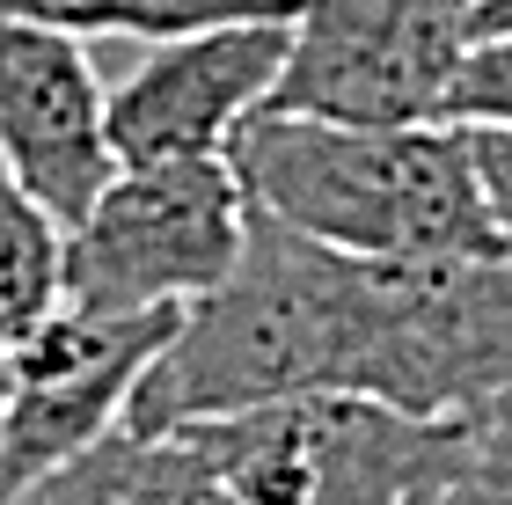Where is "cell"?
<instances>
[{
	"label": "cell",
	"mask_w": 512,
	"mask_h": 505,
	"mask_svg": "<svg viewBox=\"0 0 512 505\" xmlns=\"http://www.w3.org/2000/svg\"><path fill=\"white\" fill-rule=\"evenodd\" d=\"M242 198L344 257H476L505 249L461 125H330L256 110L227 147Z\"/></svg>",
	"instance_id": "cell-2"
},
{
	"label": "cell",
	"mask_w": 512,
	"mask_h": 505,
	"mask_svg": "<svg viewBox=\"0 0 512 505\" xmlns=\"http://www.w3.org/2000/svg\"><path fill=\"white\" fill-rule=\"evenodd\" d=\"M476 37H512V0H476V15H469V44Z\"/></svg>",
	"instance_id": "cell-16"
},
{
	"label": "cell",
	"mask_w": 512,
	"mask_h": 505,
	"mask_svg": "<svg viewBox=\"0 0 512 505\" xmlns=\"http://www.w3.org/2000/svg\"><path fill=\"white\" fill-rule=\"evenodd\" d=\"M235 505H410L461 484V418L374 396H286L176 425Z\"/></svg>",
	"instance_id": "cell-3"
},
{
	"label": "cell",
	"mask_w": 512,
	"mask_h": 505,
	"mask_svg": "<svg viewBox=\"0 0 512 505\" xmlns=\"http://www.w3.org/2000/svg\"><path fill=\"white\" fill-rule=\"evenodd\" d=\"M410 505H461L454 491H432V498H410Z\"/></svg>",
	"instance_id": "cell-17"
},
{
	"label": "cell",
	"mask_w": 512,
	"mask_h": 505,
	"mask_svg": "<svg viewBox=\"0 0 512 505\" xmlns=\"http://www.w3.org/2000/svg\"><path fill=\"white\" fill-rule=\"evenodd\" d=\"M512 388V249L410 257L388 286V337L366 396L410 418H469Z\"/></svg>",
	"instance_id": "cell-7"
},
{
	"label": "cell",
	"mask_w": 512,
	"mask_h": 505,
	"mask_svg": "<svg viewBox=\"0 0 512 505\" xmlns=\"http://www.w3.org/2000/svg\"><path fill=\"white\" fill-rule=\"evenodd\" d=\"M439 118L447 125H512V37H476L461 52Z\"/></svg>",
	"instance_id": "cell-14"
},
{
	"label": "cell",
	"mask_w": 512,
	"mask_h": 505,
	"mask_svg": "<svg viewBox=\"0 0 512 505\" xmlns=\"http://www.w3.org/2000/svg\"><path fill=\"white\" fill-rule=\"evenodd\" d=\"M0 403H8V352H0Z\"/></svg>",
	"instance_id": "cell-18"
},
{
	"label": "cell",
	"mask_w": 512,
	"mask_h": 505,
	"mask_svg": "<svg viewBox=\"0 0 512 505\" xmlns=\"http://www.w3.org/2000/svg\"><path fill=\"white\" fill-rule=\"evenodd\" d=\"M278 59H286V15L213 22V30L154 37L147 59L118 88H103V140L118 169L154 162H220L235 132L264 110Z\"/></svg>",
	"instance_id": "cell-8"
},
{
	"label": "cell",
	"mask_w": 512,
	"mask_h": 505,
	"mask_svg": "<svg viewBox=\"0 0 512 505\" xmlns=\"http://www.w3.org/2000/svg\"><path fill=\"white\" fill-rule=\"evenodd\" d=\"M0 15L44 22L59 37H183L213 22H256V15H293V0H0Z\"/></svg>",
	"instance_id": "cell-12"
},
{
	"label": "cell",
	"mask_w": 512,
	"mask_h": 505,
	"mask_svg": "<svg viewBox=\"0 0 512 505\" xmlns=\"http://www.w3.org/2000/svg\"><path fill=\"white\" fill-rule=\"evenodd\" d=\"M395 264L344 257L286 220H242V257L213 293L183 308L125 403V432H176L286 396H366L388 337Z\"/></svg>",
	"instance_id": "cell-1"
},
{
	"label": "cell",
	"mask_w": 512,
	"mask_h": 505,
	"mask_svg": "<svg viewBox=\"0 0 512 505\" xmlns=\"http://www.w3.org/2000/svg\"><path fill=\"white\" fill-rule=\"evenodd\" d=\"M249 198L220 162H154L118 169L66 227L59 308L81 315H147L191 308L242 257Z\"/></svg>",
	"instance_id": "cell-4"
},
{
	"label": "cell",
	"mask_w": 512,
	"mask_h": 505,
	"mask_svg": "<svg viewBox=\"0 0 512 505\" xmlns=\"http://www.w3.org/2000/svg\"><path fill=\"white\" fill-rule=\"evenodd\" d=\"M469 132V162H476V191L491 213L498 242L512 249V125H461Z\"/></svg>",
	"instance_id": "cell-15"
},
{
	"label": "cell",
	"mask_w": 512,
	"mask_h": 505,
	"mask_svg": "<svg viewBox=\"0 0 512 505\" xmlns=\"http://www.w3.org/2000/svg\"><path fill=\"white\" fill-rule=\"evenodd\" d=\"M183 308L147 315H81L52 308L8 352V403H0V498L52 476L125 425V403L154 352L176 337Z\"/></svg>",
	"instance_id": "cell-6"
},
{
	"label": "cell",
	"mask_w": 512,
	"mask_h": 505,
	"mask_svg": "<svg viewBox=\"0 0 512 505\" xmlns=\"http://www.w3.org/2000/svg\"><path fill=\"white\" fill-rule=\"evenodd\" d=\"M59 257H66V227L0 162V352H15L59 308Z\"/></svg>",
	"instance_id": "cell-11"
},
{
	"label": "cell",
	"mask_w": 512,
	"mask_h": 505,
	"mask_svg": "<svg viewBox=\"0 0 512 505\" xmlns=\"http://www.w3.org/2000/svg\"><path fill=\"white\" fill-rule=\"evenodd\" d=\"M476 0H293L264 110L330 125H447Z\"/></svg>",
	"instance_id": "cell-5"
},
{
	"label": "cell",
	"mask_w": 512,
	"mask_h": 505,
	"mask_svg": "<svg viewBox=\"0 0 512 505\" xmlns=\"http://www.w3.org/2000/svg\"><path fill=\"white\" fill-rule=\"evenodd\" d=\"M461 505H512V388L461 418Z\"/></svg>",
	"instance_id": "cell-13"
},
{
	"label": "cell",
	"mask_w": 512,
	"mask_h": 505,
	"mask_svg": "<svg viewBox=\"0 0 512 505\" xmlns=\"http://www.w3.org/2000/svg\"><path fill=\"white\" fill-rule=\"evenodd\" d=\"M0 505H235L183 432H103L88 454L8 491Z\"/></svg>",
	"instance_id": "cell-10"
},
{
	"label": "cell",
	"mask_w": 512,
	"mask_h": 505,
	"mask_svg": "<svg viewBox=\"0 0 512 505\" xmlns=\"http://www.w3.org/2000/svg\"><path fill=\"white\" fill-rule=\"evenodd\" d=\"M0 162L59 227H74L118 176L103 140V81L81 37L0 15Z\"/></svg>",
	"instance_id": "cell-9"
}]
</instances>
